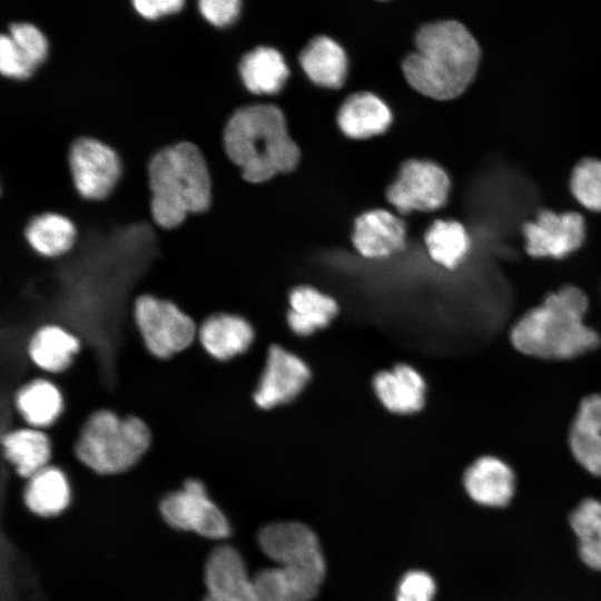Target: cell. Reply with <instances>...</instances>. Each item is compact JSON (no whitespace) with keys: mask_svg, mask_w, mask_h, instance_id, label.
Returning <instances> with one entry per match:
<instances>
[{"mask_svg":"<svg viewBox=\"0 0 601 601\" xmlns=\"http://www.w3.org/2000/svg\"><path fill=\"white\" fill-rule=\"evenodd\" d=\"M132 315L147 351L158 359H168L190 347L198 326L175 303L151 295L134 300Z\"/></svg>","mask_w":601,"mask_h":601,"instance_id":"obj_6","label":"cell"},{"mask_svg":"<svg viewBox=\"0 0 601 601\" xmlns=\"http://www.w3.org/2000/svg\"><path fill=\"white\" fill-rule=\"evenodd\" d=\"M69 167L76 189L89 199L106 197L120 174L116 152L106 144L88 137L72 142Z\"/></svg>","mask_w":601,"mask_h":601,"instance_id":"obj_12","label":"cell"},{"mask_svg":"<svg viewBox=\"0 0 601 601\" xmlns=\"http://www.w3.org/2000/svg\"><path fill=\"white\" fill-rule=\"evenodd\" d=\"M27 508L40 516H55L67 509L70 502V485L65 472L48 465L31 477L24 487Z\"/></svg>","mask_w":601,"mask_h":601,"instance_id":"obj_27","label":"cell"},{"mask_svg":"<svg viewBox=\"0 0 601 601\" xmlns=\"http://www.w3.org/2000/svg\"><path fill=\"white\" fill-rule=\"evenodd\" d=\"M160 512L165 521L178 530L193 531L214 540L225 539L229 534L227 519L197 479L186 480L179 491L164 497Z\"/></svg>","mask_w":601,"mask_h":601,"instance_id":"obj_9","label":"cell"},{"mask_svg":"<svg viewBox=\"0 0 601 601\" xmlns=\"http://www.w3.org/2000/svg\"><path fill=\"white\" fill-rule=\"evenodd\" d=\"M463 485L476 503L502 508L510 503L515 490L512 467L499 456L485 454L476 457L464 471Z\"/></svg>","mask_w":601,"mask_h":601,"instance_id":"obj_16","label":"cell"},{"mask_svg":"<svg viewBox=\"0 0 601 601\" xmlns=\"http://www.w3.org/2000/svg\"><path fill=\"white\" fill-rule=\"evenodd\" d=\"M568 445L583 470L601 477V394L582 398L569 430Z\"/></svg>","mask_w":601,"mask_h":601,"instance_id":"obj_18","label":"cell"},{"mask_svg":"<svg viewBox=\"0 0 601 601\" xmlns=\"http://www.w3.org/2000/svg\"><path fill=\"white\" fill-rule=\"evenodd\" d=\"M239 73L249 91L262 95L279 91L289 70L276 49L257 47L242 58Z\"/></svg>","mask_w":601,"mask_h":601,"instance_id":"obj_28","label":"cell"},{"mask_svg":"<svg viewBox=\"0 0 601 601\" xmlns=\"http://www.w3.org/2000/svg\"><path fill=\"white\" fill-rule=\"evenodd\" d=\"M450 179L442 167L427 160L405 161L387 188V200L402 214L434 210L446 201Z\"/></svg>","mask_w":601,"mask_h":601,"instance_id":"obj_11","label":"cell"},{"mask_svg":"<svg viewBox=\"0 0 601 601\" xmlns=\"http://www.w3.org/2000/svg\"><path fill=\"white\" fill-rule=\"evenodd\" d=\"M480 47L465 26L455 20L427 23L415 36V51L402 63L407 82L420 93L452 99L472 81Z\"/></svg>","mask_w":601,"mask_h":601,"instance_id":"obj_2","label":"cell"},{"mask_svg":"<svg viewBox=\"0 0 601 601\" xmlns=\"http://www.w3.org/2000/svg\"><path fill=\"white\" fill-rule=\"evenodd\" d=\"M207 595L221 601H255L253 578L236 549L220 545L205 564Z\"/></svg>","mask_w":601,"mask_h":601,"instance_id":"obj_17","label":"cell"},{"mask_svg":"<svg viewBox=\"0 0 601 601\" xmlns=\"http://www.w3.org/2000/svg\"><path fill=\"white\" fill-rule=\"evenodd\" d=\"M570 186L574 197L585 208L601 211V160H581L572 171Z\"/></svg>","mask_w":601,"mask_h":601,"instance_id":"obj_31","label":"cell"},{"mask_svg":"<svg viewBox=\"0 0 601 601\" xmlns=\"http://www.w3.org/2000/svg\"><path fill=\"white\" fill-rule=\"evenodd\" d=\"M151 443V431L141 418L98 410L82 423L72 443V452L78 462L90 471L116 475L138 464Z\"/></svg>","mask_w":601,"mask_h":601,"instance_id":"obj_5","label":"cell"},{"mask_svg":"<svg viewBox=\"0 0 601 601\" xmlns=\"http://www.w3.org/2000/svg\"><path fill=\"white\" fill-rule=\"evenodd\" d=\"M198 8L203 17L211 24L224 27L231 23L239 13L238 0H200Z\"/></svg>","mask_w":601,"mask_h":601,"instance_id":"obj_34","label":"cell"},{"mask_svg":"<svg viewBox=\"0 0 601 601\" xmlns=\"http://www.w3.org/2000/svg\"><path fill=\"white\" fill-rule=\"evenodd\" d=\"M81 348L73 333L57 324L38 327L31 335L27 353L37 368L33 378L65 373Z\"/></svg>","mask_w":601,"mask_h":601,"instance_id":"obj_19","label":"cell"},{"mask_svg":"<svg viewBox=\"0 0 601 601\" xmlns=\"http://www.w3.org/2000/svg\"><path fill=\"white\" fill-rule=\"evenodd\" d=\"M4 459L24 479L50 465L53 445L43 430L20 426L1 434Z\"/></svg>","mask_w":601,"mask_h":601,"instance_id":"obj_22","label":"cell"},{"mask_svg":"<svg viewBox=\"0 0 601 601\" xmlns=\"http://www.w3.org/2000/svg\"><path fill=\"white\" fill-rule=\"evenodd\" d=\"M256 335L255 326L246 317L221 312L198 324L197 342L211 358L226 363L245 355Z\"/></svg>","mask_w":601,"mask_h":601,"instance_id":"obj_13","label":"cell"},{"mask_svg":"<svg viewBox=\"0 0 601 601\" xmlns=\"http://www.w3.org/2000/svg\"><path fill=\"white\" fill-rule=\"evenodd\" d=\"M224 147L250 183L292 171L299 160V148L288 135L283 112L274 105L236 110L226 122Z\"/></svg>","mask_w":601,"mask_h":601,"instance_id":"obj_3","label":"cell"},{"mask_svg":"<svg viewBox=\"0 0 601 601\" xmlns=\"http://www.w3.org/2000/svg\"><path fill=\"white\" fill-rule=\"evenodd\" d=\"M150 211L166 230L179 227L188 214L205 211L210 204V177L198 147L180 141L157 151L148 165Z\"/></svg>","mask_w":601,"mask_h":601,"instance_id":"obj_4","label":"cell"},{"mask_svg":"<svg viewBox=\"0 0 601 601\" xmlns=\"http://www.w3.org/2000/svg\"><path fill=\"white\" fill-rule=\"evenodd\" d=\"M436 585L424 571H410L401 580L396 601H432Z\"/></svg>","mask_w":601,"mask_h":601,"instance_id":"obj_33","label":"cell"},{"mask_svg":"<svg viewBox=\"0 0 601 601\" xmlns=\"http://www.w3.org/2000/svg\"><path fill=\"white\" fill-rule=\"evenodd\" d=\"M312 377L308 364L279 344L267 348L264 367L252 391L256 408L270 411L298 397Z\"/></svg>","mask_w":601,"mask_h":601,"instance_id":"obj_7","label":"cell"},{"mask_svg":"<svg viewBox=\"0 0 601 601\" xmlns=\"http://www.w3.org/2000/svg\"><path fill=\"white\" fill-rule=\"evenodd\" d=\"M352 243L362 257L383 259L405 247L406 226L400 217L387 210H370L356 218Z\"/></svg>","mask_w":601,"mask_h":601,"instance_id":"obj_15","label":"cell"},{"mask_svg":"<svg viewBox=\"0 0 601 601\" xmlns=\"http://www.w3.org/2000/svg\"><path fill=\"white\" fill-rule=\"evenodd\" d=\"M337 120L347 137L364 139L384 132L391 125L392 114L375 95L359 92L343 102Z\"/></svg>","mask_w":601,"mask_h":601,"instance_id":"obj_24","label":"cell"},{"mask_svg":"<svg viewBox=\"0 0 601 601\" xmlns=\"http://www.w3.org/2000/svg\"><path fill=\"white\" fill-rule=\"evenodd\" d=\"M262 551L280 566L325 578V560L316 534L296 522H277L258 533Z\"/></svg>","mask_w":601,"mask_h":601,"instance_id":"obj_10","label":"cell"},{"mask_svg":"<svg viewBox=\"0 0 601 601\" xmlns=\"http://www.w3.org/2000/svg\"><path fill=\"white\" fill-rule=\"evenodd\" d=\"M184 4L183 0H135L132 6L136 11L148 19L157 18L178 11Z\"/></svg>","mask_w":601,"mask_h":601,"instance_id":"obj_36","label":"cell"},{"mask_svg":"<svg viewBox=\"0 0 601 601\" xmlns=\"http://www.w3.org/2000/svg\"><path fill=\"white\" fill-rule=\"evenodd\" d=\"M372 387L381 405L395 415H413L426 403L427 384L424 376L407 363L374 374Z\"/></svg>","mask_w":601,"mask_h":601,"instance_id":"obj_14","label":"cell"},{"mask_svg":"<svg viewBox=\"0 0 601 601\" xmlns=\"http://www.w3.org/2000/svg\"><path fill=\"white\" fill-rule=\"evenodd\" d=\"M22 236L35 254L56 259L67 255L75 247L77 229L63 215L42 213L26 224Z\"/></svg>","mask_w":601,"mask_h":601,"instance_id":"obj_23","label":"cell"},{"mask_svg":"<svg viewBox=\"0 0 601 601\" xmlns=\"http://www.w3.org/2000/svg\"><path fill=\"white\" fill-rule=\"evenodd\" d=\"M570 525L578 538L583 563L601 571V502L583 500L570 514Z\"/></svg>","mask_w":601,"mask_h":601,"instance_id":"obj_30","label":"cell"},{"mask_svg":"<svg viewBox=\"0 0 601 601\" xmlns=\"http://www.w3.org/2000/svg\"><path fill=\"white\" fill-rule=\"evenodd\" d=\"M299 62L308 78L318 86L339 88L345 81V51L328 37L314 38L302 51Z\"/></svg>","mask_w":601,"mask_h":601,"instance_id":"obj_26","label":"cell"},{"mask_svg":"<svg viewBox=\"0 0 601 601\" xmlns=\"http://www.w3.org/2000/svg\"><path fill=\"white\" fill-rule=\"evenodd\" d=\"M287 300L286 323L292 333L299 337L326 328L339 311L334 297L307 284L292 287Z\"/></svg>","mask_w":601,"mask_h":601,"instance_id":"obj_20","label":"cell"},{"mask_svg":"<svg viewBox=\"0 0 601 601\" xmlns=\"http://www.w3.org/2000/svg\"><path fill=\"white\" fill-rule=\"evenodd\" d=\"M255 601H311L322 582L300 572L277 565L253 578Z\"/></svg>","mask_w":601,"mask_h":601,"instance_id":"obj_25","label":"cell"},{"mask_svg":"<svg viewBox=\"0 0 601 601\" xmlns=\"http://www.w3.org/2000/svg\"><path fill=\"white\" fill-rule=\"evenodd\" d=\"M589 306L582 288L563 285L520 316L510 341L523 355L541 361L565 362L589 354L601 344L598 332L585 322Z\"/></svg>","mask_w":601,"mask_h":601,"instance_id":"obj_1","label":"cell"},{"mask_svg":"<svg viewBox=\"0 0 601 601\" xmlns=\"http://www.w3.org/2000/svg\"><path fill=\"white\" fill-rule=\"evenodd\" d=\"M424 243L430 258L450 272L463 264L471 249V238L457 220H435L427 228Z\"/></svg>","mask_w":601,"mask_h":601,"instance_id":"obj_29","label":"cell"},{"mask_svg":"<svg viewBox=\"0 0 601 601\" xmlns=\"http://www.w3.org/2000/svg\"><path fill=\"white\" fill-rule=\"evenodd\" d=\"M24 67L31 73L41 63L47 53V41L43 33L28 22H14L8 35Z\"/></svg>","mask_w":601,"mask_h":601,"instance_id":"obj_32","label":"cell"},{"mask_svg":"<svg viewBox=\"0 0 601 601\" xmlns=\"http://www.w3.org/2000/svg\"><path fill=\"white\" fill-rule=\"evenodd\" d=\"M0 71L12 78H26L31 75L18 56L8 35L0 36Z\"/></svg>","mask_w":601,"mask_h":601,"instance_id":"obj_35","label":"cell"},{"mask_svg":"<svg viewBox=\"0 0 601 601\" xmlns=\"http://www.w3.org/2000/svg\"><path fill=\"white\" fill-rule=\"evenodd\" d=\"M20 426L50 428L65 407L60 388L50 380L36 377L21 385L12 398Z\"/></svg>","mask_w":601,"mask_h":601,"instance_id":"obj_21","label":"cell"},{"mask_svg":"<svg viewBox=\"0 0 601 601\" xmlns=\"http://www.w3.org/2000/svg\"><path fill=\"white\" fill-rule=\"evenodd\" d=\"M204 601H221V600H218V599H215L213 597L206 595Z\"/></svg>","mask_w":601,"mask_h":601,"instance_id":"obj_37","label":"cell"},{"mask_svg":"<svg viewBox=\"0 0 601 601\" xmlns=\"http://www.w3.org/2000/svg\"><path fill=\"white\" fill-rule=\"evenodd\" d=\"M524 250L533 259L564 260L585 242L584 218L577 211L540 210L523 224Z\"/></svg>","mask_w":601,"mask_h":601,"instance_id":"obj_8","label":"cell"}]
</instances>
